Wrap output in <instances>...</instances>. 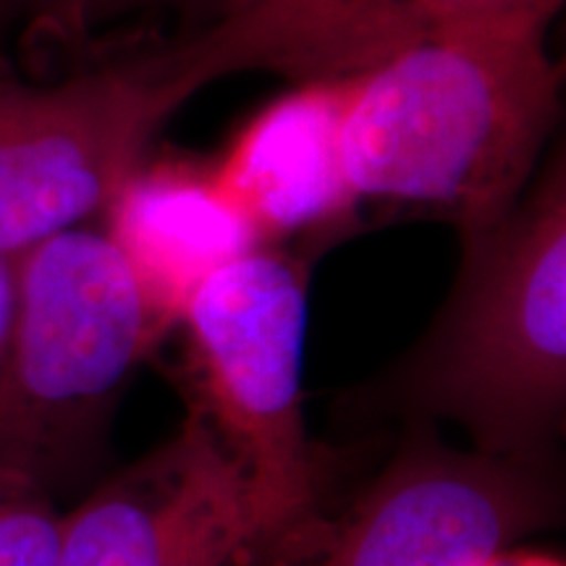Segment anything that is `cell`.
<instances>
[{
    "label": "cell",
    "mask_w": 566,
    "mask_h": 566,
    "mask_svg": "<svg viewBox=\"0 0 566 566\" xmlns=\"http://www.w3.org/2000/svg\"><path fill=\"white\" fill-rule=\"evenodd\" d=\"M564 0H252L242 13L260 69L302 84L352 80L438 27L467 19H551Z\"/></svg>",
    "instance_id": "cell-10"
},
{
    "label": "cell",
    "mask_w": 566,
    "mask_h": 566,
    "mask_svg": "<svg viewBox=\"0 0 566 566\" xmlns=\"http://www.w3.org/2000/svg\"><path fill=\"white\" fill-rule=\"evenodd\" d=\"M111 0H27V13L45 32L63 40H82Z\"/></svg>",
    "instance_id": "cell-12"
},
{
    "label": "cell",
    "mask_w": 566,
    "mask_h": 566,
    "mask_svg": "<svg viewBox=\"0 0 566 566\" xmlns=\"http://www.w3.org/2000/svg\"><path fill=\"white\" fill-rule=\"evenodd\" d=\"M176 3L189 6L195 11H208V13H218V17H226V13L244 9L247 3L252 0H176Z\"/></svg>",
    "instance_id": "cell-15"
},
{
    "label": "cell",
    "mask_w": 566,
    "mask_h": 566,
    "mask_svg": "<svg viewBox=\"0 0 566 566\" xmlns=\"http://www.w3.org/2000/svg\"><path fill=\"white\" fill-rule=\"evenodd\" d=\"M61 527L53 493L0 464V566H59Z\"/></svg>",
    "instance_id": "cell-11"
},
{
    "label": "cell",
    "mask_w": 566,
    "mask_h": 566,
    "mask_svg": "<svg viewBox=\"0 0 566 566\" xmlns=\"http://www.w3.org/2000/svg\"><path fill=\"white\" fill-rule=\"evenodd\" d=\"M488 566H564L562 558L548 554H533V551H504Z\"/></svg>",
    "instance_id": "cell-14"
},
{
    "label": "cell",
    "mask_w": 566,
    "mask_h": 566,
    "mask_svg": "<svg viewBox=\"0 0 566 566\" xmlns=\"http://www.w3.org/2000/svg\"><path fill=\"white\" fill-rule=\"evenodd\" d=\"M231 74L210 30L147 59L51 87L0 71V254H19L108 210L163 118Z\"/></svg>",
    "instance_id": "cell-4"
},
{
    "label": "cell",
    "mask_w": 566,
    "mask_h": 566,
    "mask_svg": "<svg viewBox=\"0 0 566 566\" xmlns=\"http://www.w3.org/2000/svg\"><path fill=\"white\" fill-rule=\"evenodd\" d=\"M352 80L302 84L247 126L216 174L260 242L334 223L354 200L342 163Z\"/></svg>",
    "instance_id": "cell-8"
},
{
    "label": "cell",
    "mask_w": 566,
    "mask_h": 566,
    "mask_svg": "<svg viewBox=\"0 0 566 566\" xmlns=\"http://www.w3.org/2000/svg\"><path fill=\"white\" fill-rule=\"evenodd\" d=\"M530 13L438 27L354 76L342 163L354 200L422 205L475 231L520 202L554 129L562 66Z\"/></svg>",
    "instance_id": "cell-1"
},
{
    "label": "cell",
    "mask_w": 566,
    "mask_h": 566,
    "mask_svg": "<svg viewBox=\"0 0 566 566\" xmlns=\"http://www.w3.org/2000/svg\"><path fill=\"white\" fill-rule=\"evenodd\" d=\"M17 292L0 373V464L53 493L95 459L113 401L160 331L105 231L74 226L19 254Z\"/></svg>",
    "instance_id": "cell-3"
},
{
    "label": "cell",
    "mask_w": 566,
    "mask_h": 566,
    "mask_svg": "<svg viewBox=\"0 0 566 566\" xmlns=\"http://www.w3.org/2000/svg\"><path fill=\"white\" fill-rule=\"evenodd\" d=\"M21 3H24V11H27V0H21Z\"/></svg>",
    "instance_id": "cell-17"
},
{
    "label": "cell",
    "mask_w": 566,
    "mask_h": 566,
    "mask_svg": "<svg viewBox=\"0 0 566 566\" xmlns=\"http://www.w3.org/2000/svg\"><path fill=\"white\" fill-rule=\"evenodd\" d=\"M17 260L0 254V373L9 359L13 325H17Z\"/></svg>",
    "instance_id": "cell-13"
},
{
    "label": "cell",
    "mask_w": 566,
    "mask_h": 566,
    "mask_svg": "<svg viewBox=\"0 0 566 566\" xmlns=\"http://www.w3.org/2000/svg\"><path fill=\"white\" fill-rule=\"evenodd\" d=\"M537 462L415 438L336 520L321 514L265 566H488L558 520Z\"/></svg>",
    "instance_id": "cell-6"
},
{
    "label": "cell",
    "mask_w": 566,
    "mask_h": 566,
    "mask_svg": "<svg viewBox=\"0 0 566 566\" xmlns=\"http://www.w3.org/2000/svg\"><path fill=\"white\" fill-rule=\"evenodd\" d=\"M462 239L454 292L386 399L459 422L483 454L541 462L566 405L564 160L501 221Z\"/></svg>",
    "instance_id": "cell-2"
},
{
    "label": "cell",
    "mask_w": 566,
    "mask_h": 566,
    "mask_svg": "<svg viewBox=\"0 0 566 566\" xmlns=\"http://www.w3.org/2000/svg\"><path fill=\"white\" fill-rule=\"evenodd\" d=\"M200 407L250 475L263 564L321 516L302 412L307 279L289 254L254 247L212 271L184 310Z\"/></svg>",
    "instance_id": "cell-5"
},
{
    "label": "cell",
    "mask_w": 566,
    "mask_h": 566,
    "mask_svg": "<svg viewBox=\"0 0 566 566\" xmlns=\"http://www.w3.org/2000/svg\"><path fill=\"white\" fill-rule=\"evenodd\" d=\"M6 9H24V3H21V0H0V11H6Z\"/></svg>",
    "instance_id": "cell-16"
},
{
    "label": "cell",
    "mask_w": 566,
    "mask_h": 566,
    "mask_svg": "<svg viewBox=\"0 0 566 566\" xmlns=\"http://www.w3.org/2000/svg\"><path fill=\"white\" fill-rule=\"evenodd\" d=\"M263 554L250 475L192 407L171 441L63 516L59 566H239Z\"/></svg>",
    "instance_id": "cell-7"
},
{
    "label": "cell",
    "mask_w": 566,
    "mask_h": 566,
    "mask_svg": "<svg viewBox=\"0 0 566 566\" xmlns=\"http://www.w3.org/2000/svg\"><path fill=\"white\" fill-rule=\"evenodd\" d=\"M105 216V233L137 275L160 334L181 321L197 286L212 271L263 247L216 174L189 166L137 168Z\"/></svg>",
    "instance_id": "cell-9"
}]
</instances>
